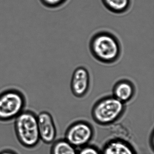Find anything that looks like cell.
Masks as SVG:
<instances>
[{
  "label": "cell",
  "mask_w": 154,
  "mask_h": 154,
  "mask_svg": "<svg viewBox=\"0 0 154 154\" xmlns=\"http://www.w3.org/2000/svg\"><path fill=\"white\" fill-rule=\"evenodd\" d=\"M91 77L88 70L79 66L74 71L71 82L72 93L75 97L82 98L87 94L90 89Z\"/></svg>",
  "instance_id": "cell-7"
},
{
  "label": "cell",
  "mask_w": 154,
  "mask_h": 154,
  "mask_svg": "<svg viewBox=\"0 0 154 154\" xmlns=\"http://www.w3.org/2000/svg\"><path fill=\"white\" fill-rule=\"evenodd\" d=\"M125 109V103L114 96H106L99 100L94 104L92 111V116L98 124L109 125L122 116Z\"/></svg>",
  "instance_id": "cell-4"
},
{
  "label": "cell",
  "mask_w": 154,
  "mask_h": 154,
  "mask_svg": "<svg viewBox=\"0 0 154 154\" xmlns=\"http://www.w3.org/2000/svg\"><path fill=\"white\" fill-rule=\"evenodd\" d=\"M14 129L18 140L24 147L33 149L39 144L37 115L32 111L25 110L15 119Z\"/></svg>",
  "instance_id": "cell-2"
},
{
  "label": "cell",
  "mask_w": 154,
  "mask_h": 154,
  "mask_svg": "<svg viewBox=\"0 0 154 154\" xmlns=\"http://www.w3.org/2000/svg\"><path fill=\"white\" fill-rule=\"evenodd\" d=\"M92 56L99 62L111 64L120 58L122 48L120 41L113 33L102 30L94 34L89 42Z\"/></svg>",
  "instance_id": "cell-1"
},
{
  "label": "cell",
  "mask_w": 154,
  "mask_h": 154,
  "mask_svg": "<svg viewBox=\"0 0 154 154\" xmlns=\"http://www.w3.org/2000/svg\"><path fill=\"white\" fill-rule=\"evenodd\" d=\"M43 6L49 9L60 8L66 3L68 0H39Z\"/></svg>",
  "instance_id": "cell-12"
},
{
  "label": "cell",
  "mask_w": 154,
  "mask_h": 154,
  "mask_svg": "<svg viewBox=\"0 0 154 154\" xmlns=\"http://www.w3.org/2000/svg\"><path fill=\"white\" fill-rule=\"evenodd\" d=\"M94 135L92 126L88 122H74L66 130L65 139L75 147L80 148L88 145Z\"/></svg>",
  "instance_id": "cell-5"
},
{
  "label": "cell",
  "mask_w": 154,
  "mask_h": 154,
  "mask_svg": "<svg viewBox=\"0 0 154 154\" xmlns=\"http://www.w3.org/2000/svg\"><path fill=\"white\" fill-rule=\"evenodd\" d=\"M103 6L112 13L122 14L130 8L131 0H101Z\"/></svg>",
  "instance_id": "cell-10"
},
{
  "label": "cell",
  "mask_w": 154,
  "mask_h": 154,
  "mask_svg": "<svg viewBox=\"0 0 154 154\" xmlns=\"http://www.w3.org/2000/svg\"><path fill=\"white\" fill-rule=\"evenodd\" d=\"M135 93V85L128 79L119 80L114 84L112 89V96L124 103L132 100Z\"/></svg>",
  "instance_id": "cell-8"
},
{
  "label": "cell",
  "mask_w": 154,
  "mask_h": 154,
  "mask_svg": "<svg viewBox=\"0 0 154 154\" xmlns=\"http://www.w3.org/2000/svg\"><path fill=\"white\" fill-rule=\"evenodd\" d=\"M0 154H19L15 150L10 149H6L0 151Z\"/></svg>",
  "instance_id": "cell-14"
},
{
  "label": "cell",
  "mask_w": 154,
  "mask_h": 154,
  "mask_svg": "<svg viewBox=\"0 0 154 154\" xmlns=\"http://www.w3.org/2000/svg\"><path fill=\"white\" fill-rule=\"evenodd\" d=\"M38 125L40 140L45 144L53 143L57 137V128L51 114L47 111L37 115Z\"/></svg>",
  "instance_id": "cell-6"
},
{
  "label": "cell",
  "mask_w": 154,
  "mask_h": 154,
  "mask_svg": "<svg viewBox=\"0 0 154 154\" xmlns=\"http://www.w3.org/2000/svg\"><path fill=\"white\" fill-rule=\"evenodd\" d=\"M101 151V154H136L135 149L128 142L120 139L111 140Z\"/></svg>",
  "instance_id": "cell-9"
},
{
  "label": "cell",
  "mask_w": 154,
  "mask_h": 154,
  "mask_svg": "<svg viewBox=\"0 0 154 154\" xmlns=\"http://www.w3.org/2000/svg\"><path fill=\"white\" fill-rule=\"evenodd\" d=\"M77 154H101V151L94 146L88 145L79 148Z\"/></svg>",
  "instance_id": "cell-13"
},
{
  "label": "cell",
  "mask_w": 154,
  "mask_h": 154,
  "mask_svg": "<svg viewBox=\"0 0 154 154\" xmlns=\"http://www.w3.org/2000/svg\"><path fill=\"white\" fill-rule=\"evenodd\" d=\"M53 143L50 154H77V149L65 139L58 140Z\"/></svg>",
  "instance_id": "cell-11"
},
{
  "label": "cell",
  "mask_w": 154,
  "mask_h": 154,
  "mask_svg": "<svg viewBox=\"0 0 154 154\" xmlns=\"http://www.w3.org/2000/svg\"><path fill=\"white\" fill-rule=\"evenodd\" d=\"M26 99L24 94L16 88H9L0 92V121L15 120L25 110Z\"/></svg>",
  "instance_id": "cell-3"
}]
</instances>
